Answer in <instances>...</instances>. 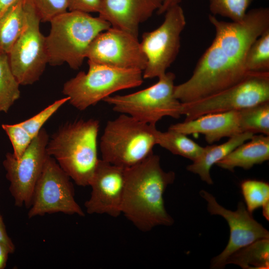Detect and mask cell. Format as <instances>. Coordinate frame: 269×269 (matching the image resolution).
<instances>
[{
  "instance_id": "obj_17",
  "label": "cell",
  "mask_w": 269,
  "mask_h": 269,
  "mask_svg": "<svg viewBox=\"0 0 269 269\" xmlns=\"http://www.w3.org/2000/svg\"><path fill=\"white\" fill-rule=\"evenodd\" d=\"M168 129L186 135L200 134L212 144L224 137H231L242 132L239 111L210 113L190 121L172 125Z\"/></svg>"
},
{
  "instance_id": "obj_31",
  "label": "cell",
  "mask_w": 269,
  "mask_h": 269,
  "mask_svg": "<svg viewBox=\"0 0 269 269\" xmlns=\"http://www.w3.org/2000/svg\"><path fill=\"white\" fill-rule=\"evenodd\" d=\"M100 0H68V10L98 12Z\"/></svg>"
},
{
  "instance_id": "obj_25",
  "label": "cell",
  "mask_w": 269,
  "mask_h": 269,
  "mask_svg": "<svg viewBox=\"0 0 269 269\" xmlns=\"http://www.w3.org/2000/svg\"><path fill=\"white\" fill-rule=\"evenodd\" d=\"M245 64L248 72H269V28L251 45Z\"/></svg>"
},
{
  "instance_id": "obj_36",
  "label": "cell",
  "mask_w": 269,
  "mask_h": 269,
  "mask_svg": "<svg viewBox=\"0 0 269 269\" xmlns=\"http://www.w3.org/2000/svg\"><path fill=\"white\" fill-rule=\"evenodd\" d=\"M263 209V215L264 217L269 221V202L266 203L262 207Z\"/></svg>"
},
{
  "instance_id": "obj_26",
  "label": "cell",
  "mask_w": 269,
  "mask_h": 269,
  "mask_svg": "<svg viewBox=\"0 0 269 269\" xmlns=\"http://www.w3.org/2000/svg\"><path fill=\"white\" fill-rule=\"evenodd\" d=\"M241 189L248 211L252 213L269 202V184L256 179L244 180Z\"/></svg>"
},
{
  "instance_id": "obj_16",
  "label": "cell",
  "mask_w": 269,
  "mask_h": 269,
  "mask_svg": "<svg viewBox=\"0 0 269 269\" xmlns=\"http://www.w3.org/2000/svg\"><path fill=\"white\" fill-rule=\"evenodd\" d=\"M163 0H100L99 17L111 27L138 37L140 24L161 7Z\"/></svg>"
},
{
  "instance_id": "obj_3",
  "label": "cell",
  "mask_w": 269,
  "mask_h": 269,
  "mask_svg": "<svg viewBox=\"0 0 269 269\" xmlns=\"http://www.w3.org/2000/svg\"><path fill=\"white\" fill-rule=\"evenodd\" d=\"M99 129L97 120H79L60 127L49 139L47 154L79 186H89L100 160Z\"/></svg>"
},
{
  "instance_id": "obj_35",
  "label": "cell",
  "mask_w": 269,
  "mask_h": 269,
  "mask_svg": "<svg viewBox=\"0 0 269 269\" xmlns=\"http://www.w3.org/2000/svg\"><path fill=\"white\" fill-rule=\"evenodd\" d=\"M18 0H0V16L10 6Z\"/></svg>"
},
{
  "instance_id": "obj_13",
  "label": "cell",
  "mask_w": 269,
  "mask_h": 269,
  "mask_svg": "<svg viewBox=\"0 0 269 269\" xmlns=\"http://www.w3.org/2000/svg\"><path fill=\"white\" fill-rule=\"evenodd\" d=\"M86 58L88 61L96 64L141 71L147 63L138 37L112 27L94 39L88 47Z\"/></svg>"
},
{
  "instance_id": "obj_11",
  "label": "cell",
  "mask_w": 269,
  "mask_h": 269,
  "mask_svg": "<svg viewBox=\"0 0 269 269\" xmlns=\"http://www.w3.org/2000/svg\"><path fill=\"white\" fill-rule=\"evenodd\" d=\"M26 26L8 53L13 75L20 85H32L37 81L48 64L45 36L40 30V19L26 0Z\"/></svg>"
},
{
  "instance_id": "obj_2",
  "label": "cell",
  "mask_w": 269,
  "mask_h": 269,
  "mask_svg": "<svg viewBox=\"0 0 269 269\" xmlns=\"http://www.w3.org/2000/svg\"><path fill=\"white\" fill-rule=\"evenodd\" d=\"M175 179V173L163 170L159 156L153 153L126 168L122 214L141 232L172 225L174 220L165 209L163 196Z\"/></svg>"
},
{
  "instance_id": "obj_21",
  "label": "cell",
  "mask_w": 269,
  "mask_h": 269,
  "mask_svg": "<svg viewBox=\"0 0 269 269\" xmlns=\"http://www.w3.org/2000/svg\"><path fill=\"white\" fill-rule=\"evenodd\" d=\"M237 265L244 269L269 268V238L258 240L234 253L226 265Z\"/></svg>"
},
{
  "instance_id": "obj_27",
  "label": "cell",
  "mask_w": 269,
  "mask_h": 269,
  "mask_svg": "<svg viewBox=\"0 0 269 269\" xmlns=\"http://www.w3.org/2000/svg\"><path fill=\"white\" fill-rule=\"evenodd\" d=\"M253 0H209L212 15H220L239 22L245 16Z\"/></svg>"
},
{
  "instance_id": "obj_19",
  "label": "cell",
  "mask_w": 269,
  "mask_h": 269,
  "mask_svg": "<svg viewBox=\"0 0 269 269\" xmlns=\"http://www.w3.org/2000/svg\"><path fill=\"white\" fill-rule=\"evenodd\" d=\"M254 134L244 132L229 137L225 142L204 147V149L192 163L188 165L187 170L199 176L201 179L208 184L213 183L210 169L214 164L224 158L240 144L250 139Z\"/></svg>"
},
{
  "instance_id": "obj_12",
  "label": "cell",
  "mask_w": 269,
  "mask_h": 269,
  "mask_svg": "<svg viewBox=\"0 0 269 269\" xmlns=\"http://www.w3.org/2000/svg\"><path fill=\"white\" fill-rule=\"evenodd\" d=\"M49 136L42 128L34 137L21 157L16 159L7 152L2 162L6 177L9 182V192L14 205L29 208L33 192L47 156L46 146Z\"/></svg>"
},
{
  "instance_id": "obj_1",
  "label": "cell",
  "mask_w": 269,
  "mask_h": 269,
  "mask_svg": "<svg viewBox=\"0 0 269 269\" xmlns=\"http://www.w3.org/2000/svg\"><path fill=\"white\" fill-rule=\"evenodd\" d=\"M215 37L199 60L192 76L185 82L188 93L200 99L223 90L243 79L247 52L253 43L269 28V9L248 11L239 22L219 20L209 15Z\"/></svg>"
},
{
  "instance_id": "obj_9",
  "label": "cell",
  "mask_w": 269,
  "mask_h": 269,
  "mask_svg": "<svg viewBox=\"0 0 269 269\" xmlns=\"http://www.w3.org/2000/svg\"><path fill=\"white\" fill-rule=\"evenodd\" d=\"M70 179L55 159L47 154L34 187L28 218L56 213L84 216V211L75 199Z\"/></svg>"
},
{
  "instance_id": "obj_7",
  "label": "cell",
  "mask_w": 269,
  "mask_h": 269,
  "mask_svg": "<svg viewBox=\"0 0 269 269\" xmlns=\"http://www.w3.org/2000/svg\"><path fill=\"white\" fill-rule=\"evenodd\" d=\"M158 78L148 88L130 94L110 96L103 101L114 111L148 124L156 125L164 117L178 119L182 103L174 95L175 74L166 72Z\"/></svg>"
},
{
  "instance_id": "obj_22",
  "label": "cell",
  "mask_w": 269,
  "mask_h": 269,
  "mask_svg": "<svg viewBox=\"0 0 269 269\" xmlns=\"http://www.w3.org/2000/svg\"><path fill=\"white\" fill-rule=\"evenodd\" d=\"M156 143L172 153L192 161L198 158L204 149V147L188 137L187 135L169 129L165 132L157 130Z\"/></svg>"
},
{
  "instance_id": "obj_34",
  "label": "cell",
  "mask_w": 269,
  "mask_h": 269,
  "mask_svg": "<svg viewBox=\"0 0 269 269\" xmlns=\"http://www.w3.org/2000/svg\"><path fill=\"white\" fill-rule=\"evenodd\" d=\"M181 0H163L161 7L156 12L158 14H163L171 7L176 4H179V3Z\"/></svg>"
},
{
  "instance_id": "obj_14",
  "label": "cell",
  "mask_w": 269,
  "mask_h": 269,
  "mask_svg": "<svg viewBox=\"0 0 269 269\" xmlns=\"http://www.w3.org/2000/svg\"><path fill=\"white\" fill-rule=\"evenodd\" d=\"M199 194L206 201L210 214L223 217L230 230L228 244L219 255L211 260V269L224 268L227 260L234 253L258 240L269 238V231L254 219L243 202H239L237 209L231 211L220 205L208 192L202 190Z\"/></svg>"
},
{
  "instance_id": "obj_32",
  "label": "cell",
  "mask_w": 269,
  "mask_h": 269,
  "mask_svg": "<svg viewBox=\"0 0 269 269\" xmlns=\"http://www.w3.org/2000/svg\"><path fill=\"white\" fill-rule=\"evenodd\" d=\"M0 243L4 244L9 250L10 254L14 252L15 247L6 232L2 217L0 213Z\"/></svg>"
},
{
  "instance_id": "obj_5",
  "label": "cell",
  "mask_w": 269,
  "mask_h": 269,
  "mask_svg": "<svg viewBox=\"0 0 269 269\" xmlns=\"http://www.w3.org/2000/svg\"><path fill=\"white\" fill-rule=\"evenodd\" d=\"M157 130L121 114L106 124L100 143L102 159L124 168L138 164L153 153Z\"/></svg>"
},
{
  "instance_id": "obj_20",
  "label": "cell",
  "mask_w": 269,
  "mask_h": 269,
  "mask_svg": "<svg viewBox=\"0 0 269 269\" xmlns=\"http://www.w3.org/2000/svg\"><path fill=\"white\" fill-rule=\"evenodd\" d=\"M27 17L24 0H18L0 16V52L8 54L23 31Z\"/></svg>"
},
{
  "instance_id": "obj_30",
  "label": "cell",
  "mask_w": 269,
  "mask_h": 269,
  "mask_svg": "<svg viewBox=\"0 0 269 269\" xmlns=\"http://www.w3.org/2000/svg\"><path fill=\"white\" fill-rule=\"evenodd\" d=\"M34 8L41 22H50L68 10V0H26Z\"/></svg>"
},
{
  "instance_id": "obj_15",
  "label": "cell",
  "mask_w": 269,
  "mask_h": 269,
  "mask_svg": "<svg viewBox=\"0 0 269 269\" xmlns=\"http://www.w3.org/2000/svg\"><path fill=\"white\" fill-rule=\"evenodd\" d=\"M125 183L126 168L100 159L89 185L90 197L84 204L86 212L119 216Z\"/></svg>"
},
{
  "instance_id": "obj_6",
  "label": "cell",
  "mask_w": 269,
  "mask_h": 269,
  "mask_svg": "<svg viewBox=\"0 0 269 269\" xmlns=\"http://www.w3.org/2000/svg\"><path fill=\"white\" fill-rule=\"evenodd\" d=\"M88 63V72H79L64 84L62 89L63 94L69 98L68 102L80 111L115 92L139 86L143 82L140 70L115 68L89 61Z\"/></svg>"
},
{
  "instance_id": "obj_10",
  "label": "cell",
  "mask_w": 269,
  "mask_h": 269,
  "mask_svg": "<svg viewBox=\"0 0 269 269\" xmlns=\"http://www.w3.org/2000/svg\"><path fill=\"white\" fill-rule=\"evenodd\" d=\"M164 13V19L159 27L142 35L140 44L147 59L142 71L143 79L164 75L179 51L180 35L186 25L184 11L176 4Z\"/></svg>"
},
{
  "instance_id": "obj_18",
  "label": "cell",
  "mask_w": 269,
  "mask_h": 269,
  "mask_svg": "<svg viewBox=\"0 0 269 269\" xmlns=\"http://www.w3.org/2000/svg\"><path fill=\"white\" fill-rule=\"evenodd\" d=\"M269 159V135H255L239 145L216 164L233 171L236 167L249 169Z\"/></svg>"
},
{
  "instance_id": "obj_4",
  "label": "cell",
  "mask_w": 269,
  "mask_h": 269,
  "mask_svg": "<svg viewBox=\"0 0 269 269\" xmlns=\"http://www.w3.org/2000/svg\"><path fill=\"white\" fill-rule=\"evenodd\" d=\"M49 22L50 30L45 36L48 64L55 66L66 63L74 70L82 66L94 39L111 27L99 16L76 10H68Z\"/></svg>"
},
{
  "instance_id": "obj_28",
  "label": "cell",
  "mask_w": 269,
  "mask_h": 269,
  "mask_svg": "<svg viewBox=\"0 0 269 269\" xmlns=\"http://www.w3.org/2000/svg\"><path fill=\"white\" fill-rule=\"evenodd\" d=\"M69 98L65 97L58 99L32 117L19 124L34 138L42 129L44 124Z\"/></svg>"
},
{
  "instance_id": "obj_29",
  "label": "cell",
  "mask_w": 269,
  "mask_h": 269,
  "mask_svg": "<svg viewBox=\"0 0 269 269\" xmlns=\"http://www.w3.org/2000/svg\"><path fill=\"white\" fill-rule=\"evenodd\" d=\"M2 129L7 135L12 146L13 155L19 159L34 138L19 124H2Z\"/></svg>"
},
{
  "instance_id": "obj_23",
  "label": "cell",
  "mask_w": 269,
  "mask_h": 269,
  "mask_svg": "<svg viewBox=\"0 0 269 269\" xmlns=\"http://www.w3.org/2000/svg\"><path fill=\"white\" fill-rule=\"evenodd\" d=\"M19 86L10 68L8 54L0 52V112L7 113L19 98Z\"/></svg>"
},
{
  "instance_id": "obj_24",
  "label": "cell",
  "mask_w": 269,
  "mask_h": 269,
  "mask_svg": "<svg viewBox=\"0 0 269 269\" xmlns=\"http://www.w3.org/2000/svg\"><path fill=\"white\" fill-rule=\"evenodd\" d=\"M239 111L240 127L243 133L269 135V101Z\"/></svg>"
},
{
  "instance_id": "obj_8",
  "label": "cell",
  "mask_w": 269,
  "mask_h": 269,
  "mask_svg": "<svg viewBox=\"0 0 269 269\" xmlns=\"http://www.w3.org/2000/svg\"><path fill=\"white\" fill-rule=\"evenodd\" d=\"M269 101V72H249L235 84L212 95L188 103H182L184 121L201 116L240 111Z\"/></svg>"
},
{
  "instance_id": "obj_33",
  "label": "cell",
  "mask_w": 269,
  "mask_h": 269,
  "mask_svg": "<svg viewBox=\"0 0 269 269\" xmlns=\"http://www.w3.org/2000/svg\"><path fill=\"white\" fill-rule=\"evenodd\" d=\"M10 254L8 249L3 244L0 243V269L6 267L8 255Z\"/></svg>"
}]
</instances>
